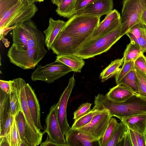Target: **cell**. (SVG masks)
Returning a JSON list of instances; mask_svg holds the SVG:
<instances>
[{
  "label": "cell",
  "instance_id": "obj_1",
  "mask_svg": "<svg viewBox=\"0 0 146 146\" xmlns=\"http://www.w3.org/2000/svg\"><path fill=\"white\" fill-rule=\"evenodd\" d=\"M94 103L101 108L107 110L111 117H116L121 121L133 115L146 113V98L138 94L133 95L123 102L116 103L99 94L95 96Z\"/></svg>",
  "mask_w": 146,
  "mask_h": 146
},
{
  "label": "cell",
  "instance_id": "obj_2",
  "mask_svg": "<svg viewBox=\"0 0 146 146\" xmlns=\"http://www.w3.org/2000/svg\"><path fill=\"white\" fill-rule=\"evenodd\" d=\"M100 18L91 14H76L69 19L61 30L71 36L86 39L89 41L100 22Z\"/></svg>",
  "mask_w": 146,
  "mask_h": 146
},
{
  "label": "cell",
  "instance_id": "obj_3",
  "mask_svg": "<svg viewBox=\"0 0 146 146\" xmlns=\"http://www.w3.org/2000/svg\"><path fill=\"white\" fill-rule=\"evenodd\" d=\"M121 24L112 31L86 43L75 55L88 59L106 52L122 36Z\"/></svg>",
  "mask_w": 146,
  "mask_h": 146
},
{
  "label": "cell",
  "instance_id": "obj_4",
  "mask_svg": "<svg viewBox=\"0 0 146 146\" xmlns=\"http://www.w3.org/2000/svg\"><path fill=\"white\" fill-rule=\"evenodd\" d=\"M38 9L34 3L25 0L19 1L0 17V32L17 24L30 21Z\"/></svg>",
  "mask_w": 146,
  "mask_h": 146
},
{
  "label": "cell",
  "instance_id": "obj_5",
  "mask_svg": "<svg viewBox=\"0 0 146 146\" xmlns=\"http://www.w3.org/2000/svg\"><path fill=\"white\" fill-rule=\"evenodd\" d=\"M47 50L44 47H38L20 51L12 46L7 56L10 62L24 70L34 68L44 57Z\"/></svg>",
  "mask_w": 146,
  "mask_h": 146
},
{
  "label": "cell",
  "instance_id": "obj_6",
  "mask_svg": "<svg viewBox=\"0 0 146 146\" xmlns=\"http://www.w3.org/2000/svg\"><path fill=\"white\" fill-rule=\"evenodd\" d=\"M121 16V35H126L133 26L140 23L146 8V0H123Z\"/></svg>",
  "mask_w": 146,
  "mask_h": 146
},
{
  "label": "cell",
  "instance_id": "obj_7",
  "mask_svg": "<svg viewBox=\"0 0 146 146\" xmlns=\"http://www.w3.org/2000/svg\"><path fill=\"white\" fill-rule=\"evenodd\" d=\"M24 80L20 78V99L21 110L26 122V134L27 140L31 146H36L42 143L43 135L42 133L35 125L29 110L26 95Z\"/></svg>",
  "mask_w": 146,
  "mask_h": 146
},
{
  "label": "cell",
  "instance_id": "obj_8",
  "mask_svg": "<svg viewBox=\"0 0 146 146\" xmlns=\"http://www.w3.org/2000/svg\"><path fill=\"white\" fill-rule=\"evenodd\" d=\"M88 41L87 39L71 36L60 30L50 49L57 56L74 54Z\"/></svg>",
  "mask_w": 146,
  "mask_h": 146
},
{
  "label": "cell",
  "instance_id": "obj_9",
  "mask_svg": "<svg viewBox=\"0 0 146 146\" xmlns=\"http://www.w3.org/2000/svg\"><path fill=\"white\" fill-rule=\"evenodd\" d=\"M71 71L69 66L55 61L43 66L38 65L32 73L31 79L33 81L40 80L50 84Z\"/></svg>",
  "mask_w": 146,
  "mask_h": 146
},
{
  "label": "cell",
  "instance_id": "obj_10",
  "mask_svg": "<svg viewBox=\"0 0 146 146\" xmlns=\"http://www.w3.org/2000/svg\"><path fill=\"white\" fill-rule=\"evenodd\" d=\"M57 104L50 107L45 120L46 127L44 133L61 146H67L64 135L61 129L57 117Z\"/></svg>",
  "mask_w": 146,
  "mask_h": 146
},
{
  "label": "cell",
  "instance_id": "obj_11",
  "mask_svg": "<svg viewBox=\"0 0 146 146\" xmlns=\"http://www.w3.org/2000/svg\"><path fill=\"white\" fill-rule=\"evenodd\" d=\"M75 81L73 74L69 79L67 86L61 95L57 103L58 120L61 131L64 135L70 127L67 119L66 109L68 102L75 85Z\"/></svg>",
  "mask_w": 146,
  "mask_h": 146
},
{
  "label": "cell",
  "instance_id": "obj_12",
  "mask_svg": "<svg viewBox=\"0 0 146 146\" xmlns=\"http://www.w3.org/2000/svg\"><path fill=\"white\" fill-rule=\"evenodd\" d=\"M111 117L109 112L99 114L94 116L88 124L76 129L85 132L98 141L103 137Z\"/></svg>",
  "mask_w": 146,
  "mask_h": 146
},
{
  "label": "cell",
  "instance_id": "obj_13",
  "mask_svg": "<svg viewBox=\"0 0 146 146\" xmlns=\"http://www.w3.org/2000/svg\"><path fill=\"white\" fill-rule=\"evenodd\" d=\"M0 137L9 132L14 116L11 114L9 94L0 90Z\"/></svg>",
  "mask_w": 146,
  "mask_h": 146
},
{
  "label": "cell",
  "instance_id": "obj_14",
  "mask_svg": "<svg viewBox=\"0 0 146 146\" xmlns=\"http://www.w3.org/2000/svg\"><path fill=\"white\" fill-rule=\"evenodd\" d=\"M64 135L67 146H91L98 142L96 138L85 132L70 127Z\"/></svg>",
  "mask_w": 146,
  "mask_h": 146
},
{
  "label": "cell",
  "instance_id": "obj_15",
  "mask_svg": "<svg viewBox=\"0 0 146 146\" xmlns=\"http://www.w3.org/2000/svg\"><path fill=\"white\" fill-rule=\"evenodd\" d=\"M25 88L28 106L35 124L39 130L43 129L40 120V106L35 91L28 83H26Z\"/></svg>",
  "mask_w": 146,
  "mask_h": 146
},
{
  "label": "cell",
  "instance_id": "obj_16",
  "mask_svg": "<svg viewBox=\"0 0 146 146\" xmlns=\"http://www.w3.org/2000/svg\"><path fill=\"white\" fill-rule=\"evenodd\" d=\"M113 7V0H96L88 4L78 13L89 14L101 17L111 12Z\"/></svg>",
  "mask_w": 146,
  "mask_h": 146
},
{
  "label": "cell",
  "instance_id": "obj_17",
  "mask_svg": "<svg viewBox=\"0 0 146 146\" xmlns=\"http://www.w3.org/2000/svg\"><path fill=\"white\" fill-rule=\"evenodd\" d=\"M135 94H138L127 85L121 82L110 88L105 96L112 102L121 103Z\"/></svg>",
  "mask_w": 146,
  "mask_h": 146
},
{
  "label": "cell",
  "instance_id": "obj_18",
  "mask_svg": "<svg viewBox=\"0 0 146 146\" xmlns=\"http://www.w3.org/2000/svg\"><path fill=\"white\" fill-rule=\"evenodd\" d=\"M66 22L60 20H54L50 18L49 25L43 32L45 36V44L49 50L58 33L65 24Z\"/></svg>",
  "mask_w": 146,
  "mask_h": 146
},
{
  "label": "cell",
  "instance_id": "obj_19",
  "mask_svg": "<svg viewBox=\"0 0 146 146\" xmlns=\"http://www.w3.org/2000/svg\"><path fill=\"white\" fill-rule=\"evenodd\" d=\"M121 121L129 129L142 135H146V113L133 115Z\"/></svg>",
  "mask_w": 146,
  "mask_h": 146
},
{
  "label": "cell",
  "instance_id": "obj_20",
  "mask_svg": "<svg viewBox=\"0 0 146 146\" xmlns=\"http://www.w3.org/2000/svg\"><path fill=\"white\" fill-rule=\"evenodd\" d=\"M22 23L15 25V27L13 29L12 33L13 43L12 46L20 51L28 49V40Z\"/></svg>",
  "mask_w": 146,
  "mask_h": 146
},
{
  "label": "cell",
  "instance_id": "obj_21",
  "mask_svg": "<svg viewBox=\"0 0 146 146\" xmlns=\"http://www.w3.org/2000/svg\"><path fill=\"white\" fill-rule=\"evenodd\" d=\"M20 78L11 80V90L9 94L11 111L13 116L21 111L20 99Z\"/></svg>",
  "mask_w": 146,
  "mask_h": 146
},
{
  "label": "cell",
  "instance_id": "obj_22",
  "mask_svg": "<svg viewBox=\"0 0 146 146\" xmlns=\"http://www.w3.org/2000/svg\"><path fill=\"white\" fill-rule=\"evenodd\" d=\"M55 62L65 64L76 72H81L85 64L83 59L75 54L57 56Z\"/></svg>",
  "mask_w": 146,
  "mask_h": 146
},
{
  "label": "cell",
  "instance_id": "obj_23",
  "mask_svg": "<svg viewBox=\"0 0 146 146\" xmlns=\"http://www.w3.org/2000/svg\"><path fill=\"white\" fill-rule=\"evenodd\" d=\"M120 18L121 15L118 11L115 9L113 10L107 15L104 19L100 23L93 32L90 40H94L97 38L102 32L110 27L115 21Z\"/></svg>",
  "mask_w": 146,
  "mask_h": 146
},
{
  "label": "cell",
  "instance_id": "obj_24",
  "mask_svg": "<svg viewBox=\"0 0 146 146\" xmlns=\"http://www.w3.org/2000/svg\"><path fill=\"white\" fill-rule=\"evenodd\" d=\"M108 112H109L107 110L101 109L94 105L93 108L88 113L77 120L74 121L71 127L74 129H77L83 127L90 123L95 116Z\"/></svg>",
  "mask_w": 146,
  "mask_h": 146
},
{
  "label": "cell",
  "instance_id": "obj_25",
  "mask_svg": "<svg viewBox=\"0 0 146 146\" xmlns=\"http://www.w3.org/2000/svg\"><path fill=\"white\" fill-rule=\"evenodd\" d=\"M124 62V58L117 59L111 61V63L101 73L100 78L104 82L109 78L115 76L120 70V67Z\"/></svg>",
  "mask_w": 146,
  "mask_h": 146
},
{
  "label": "cell",
  "instance_id": "obj_26",
  "mask_svg": "<svg viewBox=\"0 0 146 146\" xmlns=\"http://www.w3.org/2000/svg\"><path fill=\"white\" fill-rule=\"evenodd\" d=\"M76 1L77 0H64L57 6L56 11L60 17L69 19L75 14Z\"/></svg>",
  "mask_w": 146,
  "mask_h": 146
},
{
  "label": "cell",
  "instance_id": "obj_27",
  "mask_svg": "<svg viewBox=\"0 0 146 146\" xmlns=\"http://www.w3.org/2000/svg\"><path fill=\"white\" fill-rule=\"evenodd\" d=\"M143 53L140 46L134 42L131 41L127 45L123 53L124 62L128 61L134 62Z\"/></svg>",
  "mask_w": 146,
  "mask_h": 146
},
{
  "label": "cell",
  "instance_id": "obj_28",
  "mask_svg": "<svg viewBox=\"0 0 146 146\" xmlns=\"http://www.w3.org/2000/svg\"><path fill=\"white\" fill-rule=\"evenodd\" d=\"M17 129L21 141L27 146H31L28 141L26 134V122L22 110L19 111L15 116Z\"/></svg>",
  "mask_w": 146,
  "mask_h": 146
},
{
  "label": "cell",
  "instance_id": "obj_29",
  "mask_svg": "<svg viewBox=\"0 0 146 146\" xmlns=\"http://www.w3.org/2000/svg\"><path fill=\"white\" fill-rule=\"evenodd\" d=\"M128 128L126 125L121 121L112 136L105 146H118Z\"/></svg>",
  "mask_w": 146,
  "mask_h": 146
},
{
  "label": "cell",
  "instance_id": "obj_30",
  "mask_svg": "<svg viewBox=\"0 0 146 146\" xmlns=\"http://www.w3.org/2000/svg\"><path fill=\"white\" fill-rule=\"evenodd\" d=\"M115 118L111 117L103 137L98 141L100 146H105L110 140L119 125Z\"/></svg>",
  "mask_w": 146,
  "mask_h": 146
},
{
  "label": "cell",
  "instance_id": "obj_31",
  "mask_svg": "<svg viewBox=\"0 0 146 146\" xmlns=\"http://www.w3.org/2000/svg\"><path fill=\"white\" fill-rule=\"evenodd\" d=\"M5 136L10 146H19L22 141L20 138L15 121L14 116L9 133Z\"/></svg>",
  "mask_w": 146,
  "mask_h": 146
},
{
  "label": "cell",
  "instance_id": "obj_32",
  "mask_svg": "<svg viewBox=\"0 0 146 146\" xmlns=\"http://www.w3.org/2000/svg\"><path fill=\"white\" fill-rule=\"evenodd\" d=\"M138 88V94L146 98V74L135 68Z\"/></svg>",
  "mask_w": 146,
  "mask_h": 146
},
{
  "label": "cell",
  "instance_id": "obj_33",
  "mask_svg": "<svg viewBox=\"0 0 146 146\" xmlns=\"http://www.w3.org/2000/svg\"><path fill=\"white\" fill-rule=\"evenodd\" d=\"M134 70V61H128L124 62L119 71L115 76L116 84H119L123 78L128 73Z\"/></svg>",
  "mask_w": 146,
  "mask_h": 146
},
{
  "label": "cell",
  "instance_id": "obj_34",
  "mask_svg": "<svg viewBox=\"0 0 146 146\" xmlns=\"http://www.w3.org/2000/svg\"><path fill=\"white\" fill-rule=\"evenodd\" d=\"M121 82L127 85L138 94V88L135 70L131 71L125 75L120 83Z\"/></svg>",
  "mask_w": 146,
  "mask_h": 146
},
{
  "label": "cell",
  "instance_id": "obj_35",
  "mask_svg": "<svg viewBox=\"0 0 146 146\" xmlns=\"http://www.w3.org/2000/svg\"><path fill=\"white\" fill-rule=\"evenodd\" d=\"M92 104L86 102L81 105L74 113L73 119L76 121L88 113L91 110Z\"/></svg>",
  "mask_w": 146,
  "mask_h": 146
},
{
  "label": "cell",
  "instance_id": "obj_36",
  "mask_svg": "<svg viewBox=\"0 0 146 146\" xmlns=\"http://www.w3.org/2000/svg\"><path fill=\"white\" fill-rule=\"evenodd\" d=\"M127 33H131L136 38L141 36H145V25L142 23H139L132 27Z\"/></svg>",
  "mask_w": 146,
  "mask_h": 146
},
{
  "label": "cell",
  "instance_id": "obj_37",
  "mask_svg": "<svg viewBox=\"0 0 146 146\" xmlns=\"http://www.w3.org/2000/svg\"><path fill=\"white\" fill-rule=\"evenodd\" d=\"M21 0H0V17Z\"/></svg>",
  "mask_w": 146,
  "mask_h": 146
},
{
  "label": "cell",
  "instance_id": "obj_38",
  "mask_svg": "<svg viewBox=\"0 0 146 146\" xmlns=\"http://www.w3.org/2000/svg\"><path fill=\"white\" fill-rule=\"evenodd\" d=\"M134 68L146 74V60L143 54L139 57L134 62Z\"/></svg>",
  "mask_w": 146,
  "mask_h": 146
},
{
  "label": "cell",
  "instance_id": "obj_39",
  "mask_svg": "<svg viewBox=\"0 0 146 146\" xmlns=\"http://www.w3.org/2000/svg\"><path fill=\"white\" fill-rule=\"evenodd\" d=\"M126 35L129 37L131 41L134 42L140 46L143 53L146 52V38L145 36L136 38L129 33H127Z\"/></svg>",
  "mask_w": 146,
  "mask_h": 146
},
{
  "label": "cell",
  "instance_id": "obj_40",
  "mask_svg": "<svg viewBox=\"0 0 146 146\" xmlns=\"http://www.w3.org/2000/svg\"><path fill=\"white\" fill-rule=\"evenodd\" d=\"M96 0H77L76 8L75 14L78 13V12L89 4Z\"/></svg>",
  "mask_w": 146,
  "mask_h": 146
},
{
  "label": "cell",
  "instance_id": "obj_41",
  "mask_svg": "<svg viewBox=\"0 0 146 146\" xmlns=\"http://www.w3.org/2000/svg\"><path fill=\"white\" fill-rule=\"evenodd\" d=\"M132 146L128 128L126 131L125 135L119 143L118 146Z\"/></svg>",
  "mask_w": 146,
  "mask_h": 146
},
{
  "label": "cell",
  "instance_id": "obj_42",
  "mask_svg": "<svg viewBox=\"0 0 146 146\" xmlns=\"http://www.w3.org/2000/svg\"><path fill=\"white\" fill-rule=\"evenodd\" d=\"M133 131L136 137L138 146H146V139L145 135L136 131Z\"/></svg>",
  "mask_w": 146,
  "mask_h": 146
},
{
  "label": "cell",
  "instance_id": "obj_43",
  "mask_svg": "<svg viewBox=\"0 0 146 146\" xmlns=\"http://www.w3.org/2000/svg\"><path fill=\"white\" fill-rule=\"evenodd\" d=\"M10 82L11 80H0V89L8 94H9L11 90Z\"/></svg>",
  "mask_w": 146,
  "mask_h": 146
},
{
  "label": "cell",
  "instance_id": "obj_44",
  "mask_svg": "<svg viewBox=\"0 0 146 146\" xmlns=\"http://www.w3.org/2000/svg\"><path fill=\"white\" fill-rule=\"evenodd\" d=\"M40 145L41 146H61L59 144L50 139L48 136L46 140L44 142L41 143Z\"/></svg>",
  "mask_w": 146,
  "mask_h": 146
},
{
  "label": "cell",
  "instance_id": "obj_45",
  "mask_svg": "<svg viewBox=\"0 0 146 146\" xmlns=\"http://www.w3.org/2000/svg\"><path fill=\"white\" fill-rule=\"evenodd\" d=\"M128 128L132 146H138L136 137L133 131L129 129Z\"/></svg>",
  "mask_w": 146,
  "mask_h": 146
},
{
  "label": "cell",
  "instance_id": "obj_46",
  "mask_svg": "<svg viewBox=\"0 0 146 146\" xmlns=\"http://www.w3.org/2000/svg\"><path fill=\"white\" fill-rule=\"evenodd\" d=\"M9 146L8 140L5 136L0 137V146Z\"/></svg>",
  "mask_w": 146,
  "mask_h": 146
},
{
  "label": "cell",
  "instance_id": "obj_47",
  "mask_svg": "<svg viewBox=\"0 0 146 146\" xmlns=\"http://www.w3.org/2000/svg\"><path fill=\"white\" fill-rule=\"evenodd\" d=\"M140 23L146 26V8L144 11L141 17Z\"/></svg>",
  "mask_w": 146,
  "mask_h": 146
},
{
  "label": "cell",
  "instance_id": "obj_48",
  "mask_svg": "<svg viewBox=\"0 0 146 146\" xmlns=\"http://www.w3.org/2000/svg\"><path fill=\"white\" fill-rule=\"evenodd\" d=\"M64 1V0H51L53 4H55L58 6Z\"/></svg>",
  "mask_w": 146,
  "mask_h": 146
},
{
  "label": "cell",
  "instance_id": "obj_49",
  "mask_svg": "<svg viewBox=\"0 0 146 146\" xmlns=\"http://www.w3.org/2000/svg\"><path fill=\"white\" fill-rule=\"evenodd\" d=\"M27 1L28 2L30 3H34L35 2H36V0H25Z\"/></svg>",
  "mask_w": 146,
  "mask_h": 146
},
{
  "label": "cell",
  "instance_id": "obj_50",
  "mask_svg": "<svg viewBox=\"0 0 146 146\" xmlns=\"http://www.w3.org/2000/svg\"><path fill=\"white\" fill-rule=\"evenodd\" d=\"M44 0H36V2H42L44 1Z\"/></svg>",
  "mask_w": 146,
  "mask_h": 146
},
{
  "label": "cell",
  "instance_id": "obj_51",
  "mask_svg": "<svg viewBox=\"0 0 146 146\" xmlns=\"http://www.w3.org/2000/svg\"><path fill=\"white\" fill-rule=\"evenodd\" d=\"M145 25V37L146 38V26Z\"/></svg>",
  "mask_w": 146,
  "mask_h": 146
},
{
  "label": "cell",
  "instance_id": "obj_52",
  "mask_svg": "<svg viewBox=\"0 0 146 146\" xmlns=\"http://www.w3.org/2000/svg\"><path fill=\"white\" fill-rule=\"evenodd\" d=\"M145 136L146 139V135H145Z\"/></svg>",
  "mask_w": 146,
  "mask_h": 146
},
{
  "label": "cell",
  "instance_id": "obj_53",
  "mask_svg": "<svg viewBox=\"0 0 146 146\" xmlns=\"http://www.w3.org/2000/svg\"><path fill=\"white\" fill-rule=\"evenodd\" d=\"M145 59H146V56H145Z\"/></svg>",
  "mask_w": 146,
  "mask_h": 146
}]
</instances>
